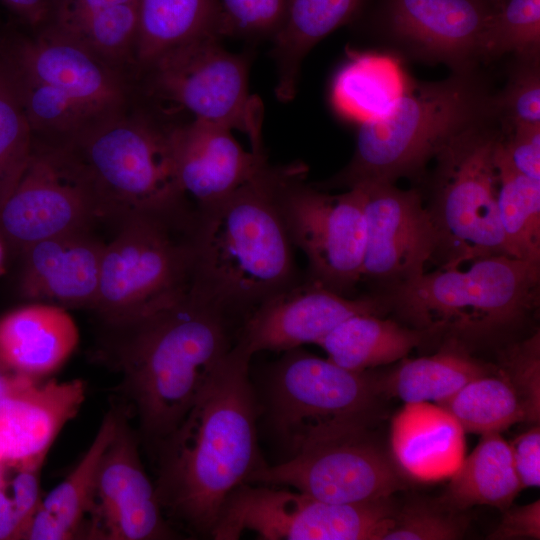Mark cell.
I'll list each match as a JSON object with an SVG mask.
<instances>
[{
  "mask_svg": "<svg viewBox=\"0 0 540 540\" xmlns=\"http://www.w3.org/2000/svg\"><path fill=\"white\" fill-rule=\"evenodd\" d=\"M208 35L219 37L216 0H138L136 73L161 54Z\"/></svg>",
  "mask_w": 540,
  "mask_h": 540,
  "instance_id": "cell-30",
  "label": "cell"
},
{
  "mask_svg": "<svg viewBox=\"0 0 540 540\" xmlns=\"http://www.w3.org/2000/svg\"><path fill=\"white\" fill-rule=\"evenodd\" d=\"M435 333L404 326L377 314H356L333 329L320 343L328 359L356 371L373 369L406 357Z\"/></svg>",
  "mask_w": 540,
  "mask_h": 540,
  "instance_id": "cell-26",
  "label": "cell"
},
{
  "mask_svg": "<svg viewBox=\"0 0 540 540\" xmlns=\"http://www.w3.org/2000/svg\"><path fill=\"white\" fill-rule=\"evenodd\" d=\"M22 527L4 476L0 483V540L21 539Z\"/></svg>",
  "mask_w": 540,
  "mask_h": 540,
  "instance_id": "cell-48",
  "label": "cell"
},
{
  "mask_svg": "<svg viewBox=\"0 0 540 540\" xmlns=\"http://www.w3.org/2000/svg\"><path fill=\"white\" fill-rule=\"evenodd\" d=\"M391 497L360 503L324 501L285 487L243 483L223 503L210 537L237 540H382L393 523Z\"/></svg>",
  "mask_w": 540,
  "mask_h": 540,
  "instance_id": "cell-11",
  "label": "cell"
},
{
  "mask_svg": "<svg viewBox=\"0 0 540 540\" xmlns=\"http://www.w3.org/2000/svg\"><path fill=\"white\" fill-rule=\"evenodd\" d=\"M52 29L81 44L101 60L134 80L138 1L106 7L66 27Z\"/></svg>",
  "mask_w": 540,
  "mask_h": 540,
  "instance_id": "cell-33",
  "label": "cell"
},
{
  "mask_svg": "<svg viewBox=\"0 0 540 540\" xmlns=\"http://www.w3.org/2000/svg\"><path fill=\"white\" fill-rule=\"evenodd\" d=\"M513 465L523 488L540 486V427L534 425L509 443Z\"/></svg>",
  "mask_w": 540,
  "mask_h": 540,
  "instance_id": "cell-44",
  "label": "cell"
},
{
  "mask_svg": "<svg viewBox=\"0 0 540 540\" xmlns=\"http://www.w3.org/2000/svg\"><path fill=\"white\" fill-rule=\"evenodd\" d=\"M496 164L498 213L508 253L540 264V181L517 172L501 153L500 141Z\"/></svg>",
  "mask_w": 540,
  "mask_h": 540,
  "instance_id": "cell-31",
  "label": "cell"
},
{
  "mask_svg": "<svg viewBox=\"0 0 540 540\" xmlns=\"http://www.w3.org/2000/svg\"><path fill=\"white\" fill-rule=\"evenodd\" d=\"M106 354L122 376L145 439L179 425L232 349L238 325L190 288L126 321L105 324Z\"/></svg>",
  "mask_w": 540,
  "mask_h": 540,
  "instance_id": "cell-2",
  "label": "cell"
},
{
  "mask_svg": "<svg viewBox=\"0 0 540 540\" xmlns=\"http://www.w3.org/2000/svg\"><path fill=\"white\" fill-rule=\"evenodd\" d=\"M511 53L518 59L540 55V0H500L487 39L486 60Z\"/></svg>",
  "mask_w": 540,
  "mask_h": 540,
  "instance_id": "cell-35",
  "label": "cell"
},
{
  "mask_svg": "<svg viewBox=\"0 0 540 540\" xmlns=\"http://www.w3.org/2000/svg\"><path fill=\"white\" fill-rule=\"evenodd\" d=\"M78 339L65 308L39 302L18 308L0 318V367L40 379L68 359Z\"/></svg>",
  "mask_w": 540,
  "mask_h": 540,
  "instance_id": "cell-24",
  "label": "cell"
},
{
  "mask_svg": "<svg viewBox=\"0 0 540 540\" xmlns=\"http://www.w3.org/2000/svg\"><path fill=\"white\" fill-rule=\"evenodd\" d=\"M84 400L85 384L79 379L35 380L0 398V465L14 468L45 458Z\"/></svg>",
  "mask_w": 540,
  "mask_h": 540,
  "instance_id": "cell-22",
  "label": "cell"
},
{
  "mask_svg": "<svg viewBox=\"0 0 540 540\" xmlns=\"http://www.w3.org/2000/svg\"><path fill=\"white\" fill-rule=\"evenodd\" d=\"M487 1H489L496 7L500 0H487Z\"/></svg>",
  "mask_w": 540,
  "mask_h": 540,
  "instance_id": "cell-52",
  "label": "cell"
},
{
  "mask_svg": "<svg viewBox=\"0 0 540 540\" xmlns=\"http://www.w3.org/2000/svg\"><path fill=\"white\" fill-rule=\"evenodd\" d=\"M117 412H109L73 471L46 497L41 505L73 535L81 530L86 514L93 503L96 478L102 456L114 437L120 418Z\"/></svg>",
  "mask_w": 540,
  "mask_h": 540,
  "instance_id": "cell-34",
  "label": "cell"
},
{
  "mask_svg": "<svg viewBox=\"0 0 540 540\" xmlns=\"http://www.w3.org/2000/svg\"><path fill=\"white\" fill-rule=\"evenodd\" d=\"M521 489L509 443L498 432L486 433L450 477L440 502L456 511L475 505L505 510Z\"/></svg>",
  "mask_w": 540,
  "mask_h": 540,
  "instance_id": "cell-27",
  "label": "cell"
},
{
  "mask_svg": "<svg viewBox=\"0 0 540 540\" xmlns=\"http://www.w3.org/2000/svg\"><path fill=\"white\" fill-rule=\"evenodd\" d=\"M4 476H5V467L0 465V483L3 480Z\"/></svg>",
  "mask_w": 540,
  "mask_h": 540,
  "instance_id": "cell-51",
  "label": "cell"
},
{
  "mask_svg": "<svg viewBox=\"0 0 540 540\" xmlns=\"http://www.w3.org/2000/svg\"><path fill=\"white\" fill-rule=\"evenodd\" d=\"M175 124L133 95L124 110L61 146L80 171L101 221L117 227L138 214L191 218L176 177Z\"/></svg>",
  "mask_w": 540,
  "mask_h": 540,
  "instance_id": "cell-4",
  "label": "cell"
},
{
  "mask_svg": "<svg viewBox=\"0 0 540 540\" xmlns=\"http://www.w3.org/2000/svg\"><path fill=\"white\" fill-rule=\"evenodd\" d=\"M365 1L287 0L282 22L271 38L278 100L288 102L295 97L305 56L320 40L352 20Z\"/></svg>",
  "mask_w": 540,
  "mask_h": 540,
  "instance_id": "cell-25",
  "label": "cell"
},
{
  "mask_svg": "<svg viewBox=\"0 0 540 540\" xmlns=\"http://www.w3.org/2000/svg\"><path fill=\"white\" fill-rule=\"evenodd\" d=\"M35 380L39 379L15 374L0 367V398L25 387Z\"/></svg>",
  "mask_w": 540,
  "mask_h": 540,
  "instance_id": "cell-49",
  "label": "cell"
},
{
  "mask_svg": "<svg viewBox=\"0 0 540 540\" xmlns=\"http://www.w3.org/2000/svg\"><path fill=\"white\" fill-rule=\"evenodd\" d=\"M500 151L517 172L540 181V125L516 126L502 131Z\"/></svg>",
  "mask_w": 540,
  "mask_h": 540,
  "instance_id": "cell-41",
  "label": "cell"
},
{
  "mask_svg": "<svg viewBox=\"0 0 540 540\" xmlns=\"http://www.w3.org/2000/svg\"><path fill=\"white\" fill-rule=\"evenodd\" d=\"M298 164L268 163L194 215L190 289L238 326L303 280L280 207L283 186Z\"/></svg>",
  "mask_w": 540,
  "mask_h": 540,
  "instance_id": "cell-3",
  "label": "cell"
},
{
  "mask_svg": "<svg viewBox=\"0 0 540 540\" xmlns=\"http://www.w3.org/2000/svg\"><path fill=\"white\" fill-rule=\"evenodd\" d=\"M494 11L487 0H381L376 24L400 53L463 73L486 60Z\"/></svg>",
  "mask_w": 540,
  "mask_h": 540,
  "instance_id": "cell-16",
  "label": "cell"
},
{
  "mask_svg": "<svg viewBox=\"0 0 540 540\" xmlns=\"http://www.w3.org/2000/svg\"><path fill=\"white\" fill-rule=\"evenodd\" d=\"M353 186L363 194L366 227L361 281L387 292L422 275L436 256L438 234L420 192L388 181Z\"/></svg>",
  "mask_w": 540,
  "mask_h": 540,
  "instance_id": "cell-17",
  "label": "cell"
},
{
  "mask_svg": "<svg viewBox=\"0 0 540 540\" xmlns=\"http://www.w3.org/2000/svg\"><path fill=\"white\" fill-rule=\"evenodd\" d=\"M299 162L285 182L280 207L294 246L308 261L306 279L350 297L361 282L365 251L363 194L352 186L330 194L305 182Z\"/></svg>",
  "mask_w": 540,
  "mask_h": 540,
  "instance_id": "cell-13",
  "label": "cell"
},
{
  "mask_svg": "<svg viewBox=\"0 0 540 540\" xmlns=\"http://www.w3.org/2000/svg\"><path fill=\"white\" fill-rule=\"evenodd\" d=\"M440 501L407 503L395 510L393 523L382 540H456L464 537L468 520Z\"/></svg>",
  "mask_w": 540,
  "mask_h": 540,
  "instance_id": "cell-37",
  "label": "cell"
},
{
  "mask_svg": "<svg viewBox=\"0 0 540 540\" xmlns=\"http://www.w3.org/2000/svg\"><path fill=\"white\" fill-rule=\"evenodd\" d=\"M32 143L16 86L0 58V201L22 169Z\"/></svg>",
  "mask_w": 540,
  "mask_h": 540,
  "instance_id": "cell-36",
  "label": "cell"
},
{
  "mask_svg": "<svg viewBox=\"0 0 540 540\" xmlns=\"http://www.w3.org/2000/svg\"><path fill=\"white\" fill-rule=\"evenodd\" d=\"M0 53L18 73L103 117L118 114L133 99L132 78L50 27L30 30L16 21L1 26Z\"/></svg>",
  "mask_w": 540,
  "mask_h": 540,
  "instance_id": "cell-15",
  "label": "cell"
},
{
  "mask_svg": "<svg viewBox=\"0 0 540 540\" xmlns=\"http://www.w3.org/2000/svg\"><path fill=\"white\" fill-rule=\"evenodd\" d=\"M137 1L138 0H55L50 18L45 26L63 28L103 8Z\"/></svg>",
  "mask_w": 540,
  "mask_h": 540,
  "instance_id": "cell-45",
  "label": "cell"
},
{
  "mask_svg": "<svg viewBox=\"0 0 540 540\" xmlns=\"http://www.w3.org/2000/svg\"><path fill=\"white\" fill-rule=\"evenodd\" d=\"M387 310L382 293L352 298L304 278L253 310L240 324L236 340L252 355L285 352L304 344L318 345L353 315H383Z\"/></svg>",
  "mask_w": 540,
  "mask_h": 540,
  "instance_id": "cell-18",
  "label": "cell"
},
{
  "mask_svg": "<svg viewBox=\"0 0 540 540\" xmlns=\"http://www.w3.org/2000/svg\"><path fill=\"white\" fill-rule=\"evenodd\" d=\"M105 245L93 228L34 243L21 253V294L63 308L93 309Z\"/></svg>",
  "mask_w": 540,
  "mask_h": 540,
  "instance_id": "cell-21",
  "label": "cell"
},
{
  "mask_svg": "<svg viewBox=\"0 0 540 540\" xmlns=\"http://www.w3.org/2000/svg\"><path fill=\"white\" fill-rule=\"evenodd\" d=\"M101 221L80 171L62 147L33 140L0 201V239L20 254L41 240L94 228Z\"/></svg>",
  "mask_w": 540,
  "mask_h": 540,
  "instance_id": "cell-14",
  "label": "cell"
},
{
  "mask_svg": "<svg viewBox=\"0 0 540 540\" xmlns=\"http://www.w3.org/2000/svg\"><path fill=\"white\" fill-rule=\"evenodd\" d=\"M372 426L325 432L296 456L257 470L247 483L292 488L334 503L389 498L407 478Z\"/></svg>",
  "mask_w": 540,
  "mask_h": 540,
  "instance_id": "cell-12",
  "label": "cell"
},
{
  "mask_svg": "<svg viewBox=\"0 0 540 540\" xmlns=\"http://www.w3.org/2000/svg\"><path fill=\"white\" fill-rule=\"evenodd\" d=\"M193 224L171 214H138L105 245L92 310L105 324L141 315L190 288Z\"/></svg>",
  "mask_w": 540,
  "mask_h": 540,
  "instance_id": "cell-10",
  "label": "cell"
},
{
  "mask_svg": "<svg viewBox=\"0 0 540 540\" xmlns=\"http://www.w3.org/2000/svg\"><path fill=\"white\" fill-rule=\"evenodd\" d=\"M501 136L498 119L490 117L457 133L434 157L426 207L438 234L440 267L509 255L497 205Z\"/></svg>",
  "mask_w": 540,
  "mask_h": 540,
  "instance_id": "cell-7",
  "label": "cell"
},
{
  "mask_svg": "<svg viewBox=\"0 0 540 540\" xmlns=\"http://www.w3.org/2000/svg\"><path fill=\"white\" fill-rule=\"evenodd\" d=\"M494 116V94L476 70L412 83L387 111L359 124L350 163L327 184L416 176L453 136Z\"/></svg>",
  "mask_w": 540,
  "mask_h": 540,
  "instance_id": "cell-5",
  "label": "cell"
},
{
  "mask_svg": "<svg viewBox=\"0 0 540 540\" xmlns=\"http://www.w3.org/2000/svg\"><path fill=\"white\" fill-rule=\"evenodd\" d=\"M287 0H216L217 35L222 37H270L279 28Z\"/></svg>",
  "mask_w": 540,
  "mask_h": 540,
  "instance_id": "cell-39",
  "label": "cell"
},
{
  "mask_svg": "<svg viewBox=\"0 0 540 540\" xmlns=\"http://www.w3.org/2000/svg\"><path fill=\"white\" fill-rule=\"evenodd\" d=\"M134 94L174 122L202 120L239 130L251 150L265 152L262 104L249 93L248 60L215 35L175 47L141 68Z\"/></svg>",
  "mask_w": 540,
  "mask_h": 540,
  "instance_id": "cell-8",
  "label": "cell"
},
{
  "mask_svg": "<svg viewBox=\"0 0 540 540\" xmlns=\"http://www.w3.org/2000/svg\"><path fill=\"white\" fill-rule=\"evenodd\" d=\"M494 108L502 131L540 125L539 58H516L504 89L494 94Z\"/></svg>",
  "mask_w": 540,
  "mask_h": 540,
  "instance_id": "cell-38",
  "label": "cell"
},
{
  "mask_svg": "<svg viewBox=\"0 0 540 540\" xmlns=\"http://www.w3.org/2000/svg\"><path fill=\"white\" fill-rule=\"evenodd\" d=\"M498 368L508 378L523 403L527 422L540 418V335L539 331L508 346L500 356Z\"/></svg>",
  "mask_w": 540,
  "mask_h": 540,
  "instance_id": "cell-40",
  "label": "cell"
},
{
  "mask_svg": "<svg viewBox=\"0 0 540 540\" xmlns=\"http://www.w3.org/2000/svg\"><path fill=\"white\" fill-rule=\"evenodd\" d=\"M411 84L392 57L356 54L334 78L332 103L341 116L360 124L387 111Z\"/></svg>",
  "mask_w": 540,
  "mask_h": 540,
  "instance_id": "cell-29",
  "label": "cell"
},
{
  "mask_svg": "<svg viewBox=\"0 0 540 540\" xmlns=\"http://www.w3.org/2000/svg\"><path fill=\"white\" fill-rule=\"evenodd\" d=\"M469 263L424 272L382 294L410 327L463 344L514 329L538 306L540 264L504 254Z\"/></svg>",
  "mask_w": 540,
  "mask_h": 540,
  "instance_id": "cell-6",
  "label": "cell"
},
{
  "mask_svg": "<svg viewBox=\"0 0 540 540\" xmlns=\"http://www.w3.org/2000/svg\"><path fill=\"white\" fill-rule=\"evenodd\" d=\"M89 536L153 540L176 536L140 461L137 442L121 416L97 473Z\"/></svg>",
  "mask_w": 540,
  "mask_h": 540,
  "instance_id": "cell-19",
  "label": "cell"
},
{
  "mask_svg": "<svg viewBox=\"0 0 540 540\" xmlns=\"http://www.w3.org/2000/svg\"><path fill=\"white\" fill-rule=\"evenodd\" d=\"M73 535L40 503L34 513L23 539L28 540H67Z\"/></svg>",
  "mask_w": 540,
  "mask_h": 540,
  "instance_id": "cell-47",
  "label": "cell"
},
{
  "mask_svg": "<svg viewBox=\"0 0 540 540\" xmlns=\"http://www.w3.org/2000/svg\"><path fill=\"white\" fill-rule=\"evenodd\" d=\"M15 21L30 30L44 27L51 15L55 0H0Z\"/></svg>",
  "mask_w": 540,
  "mask_h": 540,
  "instance_id": "cell-46",
  "label": "cell"
},
{
  "mask_svg": "<svg viewBox=\"0 0 540 540\" xmlns=\"http://www.w3.org/2000/svg\"><path fill=\"white\" fill-rule=\"evenodd\" d=\"M3 257H4L3 247H2V242H1V239H0V271L2 269Z\"/></svg>",
  "mask_w": 540,
  "mask_h": 540,
  "instance_id": "cell-50",
  "label": "cell"
},
{
  "mask_svg": "<svg viewBox=\"0 0 540 540\" xmlns=\"http://www.w3.org/2000/svg\"><path fill=\"white\" fill-rule=\"evenodd\" d=\"M391 455L402 474L421 482L450 478L465 456V432L443 407L405 403L393 417Z\"/></svg>",
  "mask_w": 540,
  "mask_h": 540,
  "instance_id": "cell-23",
  "label": "cell"
},
{
  "mask_svg": "<svg viewBox=\"0 0 540 540\" xmlns=\"http://www.w3.org/2000/svg\"><path fill=\"white\" fill-rule=\"evenodd\" d=\"M497 366L473 358L465 344L449 339L439 353L405 359L385 380L382 392L405 403L436 402L450 398L469 381L494 372Z\"/></svg>",
  "mask_w": 540,
  "mask_h": 540,
  "instance_id": "cell-28",
  "label": "cell"
},
{
  "mask_svg": "<svg viewBox=\"0 0 540 540\" xmlns=\"http://www.w3.org/2000/svg\"><path fill=\"white\" fill-rule=\"evenodd\" d=\"M494 540L540 539L539 499L522 505L509 506L497 527L487 537Z\"/></svg>",
  "mask_w": 540,
  "mask_h": 540,
  "instance_id": "cell-43",
  "label": "cell"
},
{
  "mask_svg": "<svg viewBox=\"0 0 540 540\" xmlns=\"http://www.w3.org/2000/svg\"><path fill=\"white\" fill-rule=\"evenodd\" d=\"M371 370H350L300 348L283 352L270 369L264 405L267 427L285 455L281 461L322 433L374 424L382 389Z\"/></svg>",
  "mask_w": 540,
  "mask_h": 540,
  "instance_id": "cell-9",
  "label": "cell"
},
{
  "mask_svg": "<svg viewBox=\"0 0 540 540\" xmlns=\"http://www.w3.org/2000/svg\"><path fill=\"white\" fill-rule=\"evenodd\" d=\"M44 459H36L14 467L15 475L11 483L8 484L11 488L10 496L21 522V539H23L26 529L42 501L40 498V469Z\"/></svg>",
  "mask_w": 540,
  "mask_h": 540,
  "instance_id": "cell-42",
  "label": "cell"
},
{
  "mask_svg": "<svg viewBox=\"0 0 540 540\" xmlns=\"http://www.w3.org/2000/svg\"><path fill=\"white\" fill-rule=\"evenodd\" d=\"M460 424L464 432H500L518 422H527L526 412L516 389L496 368L459 389L438 403Z\"/></svg>",
  "mask_w": 540,
  "mask_h": 540,
  "instance_id": "cell-32",
  "label": "cell"
},
{
  "mask_svg": "<svg viewBox=\"0 0 540 540\" xmlns=\"http://www.w3.org/2000/svg\"><path fill=\"white\" fill-rule=\"evenodd\" d=\"M171 138L179 190L193 217L249 181L269 163L266 153L246 151L231 129L211 122L177 123Z\"/></svg>",
  "mask_w": 540,
  "mask_h": 540,
  "instance_id": "cell-20",
  "label": "cell"
},
{
  "mask_svg": "<svg viewBox=\"0 0 540 540\" xmlns=\"http://www.w3.org/2000/svg\"><path fill=\"white\" fill-rule=\"evenodd\" d=\"M253 355L238 340L179 425L158 446L156 497L163 514L210 536L229 494L267 466L258 445Z\"/></svg>",
  "mask_w": 540,
  "mask_h": 540,
  "instance_id": "cell-1",
  "label": "cell"
}]
</instances>
